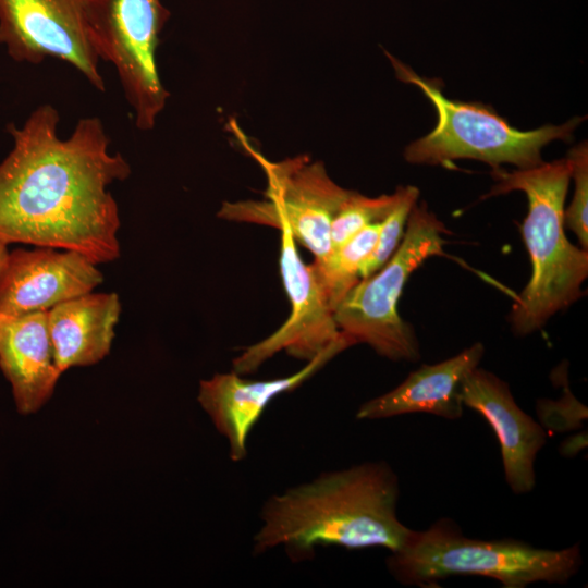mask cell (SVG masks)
<instances>
[{
  "mask_svg": "<svg viewBox=\"0 0 588 588\" xmlns=\"http://www.w3.org/2000/svg\"><path fill=\"white\" fill-rule=\"evenodd\" d=\"M380 225L381 222L367 225L308 266L322 297L333 310L359 282L360 268L377 244Z\"/></svg>",
  "mask_w": 588,
  "mask_h": 588,
  "instance_id": "cell-17",
  "label": "cell"
},
{
  "mask_svg": "<svg viewBox=\"0 0 588 588\" xmlns=\"http://www.w3.org/2000/svg\"><path fill=\"white\" fill-rule=\"evenodd\" d=\"M387 54L399 79L417 86L437 112L434 128L405 148L404 157L409 163L446 166L457 159H475L490 164L492 170L500 169L502 163L528 169L543 162L541 150L550 142H569L584 120L573 118L562 125L522 132L488 106L446 98L439 81L421 77Z\"/></svg>",
  "mask_w": 588,
  "mask_h": 588,
  "instance_id": "cell-5",
  "label": "cell"
},
{
  "mask_svg": "<svg viewBox=\"0 0 588 588\" xmlns=\"http://www.w3.org/2000/svg\"><path fill=\"white\" fill-rule=\"evenodd\" d=\"M450 234L426 204L408 216L404 236L389 260L359 282L334 309L339 329L356 344L366 343L391 360L419 359V344L412 326L397 311L404 285L425 260L446 256L443 234Z\"/></svg>",
  "mask_w": 588,
  "mask_h": 588,
  "instance_id": "cell-6",
  "label": "cell"
},
{
  "mask_svg": "<svg viewBox=\"0 0 588 588\" xmlns=\"http://www.w3.org/2000/svg\"><path fill=\"white\" fill-rule=\"evenodd\" d=\"M280 232V272L291 313L272 334L246 347L233 360V371L238 375L256 371L281 351L309 362L346 335L339 329L334 310L322 297L309 267L302 260L292 234L286 229Z\"/></svg>",
  "mask_w": 588,
  "mask_h": 588,
  "instance_id": "cell-10",
  "label": "cell"
},
{
  "mask_svg": "<svg viewBox=\"0 0 588 588\" xmlns=\"http://www.w3.org/2000/svg\"><path fill=\"white\" fill-rule=\"evenodd\" d=\"M585 448H587V431H581L564 439L559 451L565 457H573Z\"/></svg>",
  "mask_w": 588,
  "mask_h": 588,
  "instance_id": "cell-22",
  "label": "cell"
},
{
  "mask_svg": "<svg viewBox=\"0 0 588 588\" xmlns=\"http://www.w3.org/2000/svg\"><path fill=\"white\" fill-rule=\"evenodd\" d=\"M60 114L37 107L23 125L7 126L13 147L0 162V243L83 254L96 265L120 257L118 204L109 186L131 167L111 152L101 120L82 118L58 134Z\"/></svg>",
  "mask_w": 588,
  "mask_h": 588,
  "instance_id": "cell-1",
  "label": "cell"
},
{
  "mask_svg": "<svg viewBox=\"0 0 588 588\" xmlns=\"http://www.w3.org/2000/svg\"><path fill=\"white\" fill-rule=\"evenodd\" d=\"M399 497V478L384 461L323 471L266 500L253 551L282 548L292 562L313 559L318 546L395 551L412 532L397 518Z\"/></svg>",
  "mask_w": 588,
  "mask_h": 588,
  "instance_id": "cell-2",
  "label": "cell"
},
{
  "mask_svg": "<svg viewBox=\"0 0 588 588\" xmlns=\"http://www.w3.org/2000/svg\"><path fill=\"white\" fill-rule=\"evenodd\" d=\"M356 344L348 335L307 362L297 372L271 380H248L235 371L215 373L199 382L197 401L229 443L233 462L247 455V438L269 403L298 388L334 356Z\"/></svg>",
  "mask_w": 588,
  "mask_h": 588,
  "instance_id": "cell-12",
  "label": "cell"
},
{
  "mask_svg": "<svg viewBox=\"0 0 588 588\" xmlns=\"http://www.w3.org/2000/svg\"><path fill=\"white\" fill-rule=\"evenodd\" d=\"M228 126L262 168L267 187L265 199L223 203L218 217L286 229L315 259L327 256L331 252L332 220L350 189L338 185L321 161L299 155L273 162L253 146L234 119Z\"/></svg>",
  "mask_w": 588,
  "mask_h": 588,
  "instance_id": "cell-7",
  "label": "cell"
},
{
  "mask_svg": "<svg viewBox=\"0 0 588 588\" xmlns=\"http://www.w3.org/2000/svg\"><path fill=\"white\" fill-rule=\"evenodd\" d=\"M492 176L495 184L486 198L520 191L528 200L522 236L531 275L515 295L509 317L514 333L527 335L577 302L588 277V250L573 245L565 235L564 203L571 164L565 158L512 172L500 168L492 170Z\"/></svg>",
  "mask_w": 588,
  "mask_h": 588,
  "instance_id": "cell-3",
  "label": "cell"
},
{
  "mask_svg": "<svg viewBox=\"0 0 588 588\" xmlns=\"http://www.w3.org/2000/svg\"><path fill=\"white\" fill-rule=\"evenodd\" d=\"M8 245L3 244V243H0V272H1V269L5 262V259H7V256H8Z\"/></svg>",
  "mask_w": 588,
  "mask_h": 588,
  "instance_id": "cell-23",
  "label": "cell"
},
{
  "mask_svg": "<svg viewBox=\"0 0 588 588\" xmlns=\"http://www.w3.org/2000/svg\"><path fill=\"white\" fill-rule=\"evenodd\" d=\"M385 564L405 586L429 587L451 576H482L504 588H524L538 581L566 584L579 571L583 558L579 543L552 550L516 539L468 538L454 520L441 518L426 530L412 529Z\"/></svg>",
  "mask_w": 588,
  "mask_h": 588,
  "instance_id": "cell-4",
  "label": "cell"
},
{
  "mask_svg": "<svg viewBox=\"0 0 588 588\" xmlns=\"http://www.w3.org/2000/svg\"><path fill=\"white\" fill-rule=\"evenodd\" d=\"M419 189L415 186L402 187L400 200L381 221L377 244L360 268V279L378 271L392 256L401 243L408 216L417 204Z\"/></svg>",
  "mask_w": 588,
  "mask_h": 588,
  "instance_id": "cell-19",
  "label": "cell"
},
{
  "mask_svg": "<svg viewBox=\"0 0 588 588\" xmlns=\"http://www.w3.org/2000/svg\"><path fill=\"white\" fill-rule=\"evenodd\" d=\"M485 346L477 342L455 356L422 365L389 392L363 403L357 419H383L404 414L427 413L454 420L462 417L461 385L479 366Z\"/></svg>",
  "mask_w": 588,
  "mask_h": 588,
  "instance_id": "cell-15",
  "label": "cell"
},
{
  "mask_svg": "<svg viewBox=\"0 0 588 588\" xmlns=\"http://www.w3.org/2000/svg\"><path fill=\"white\" fill-rule=\"evenodd\" d=\"M567 367L562 365L554 371L555 381L563 385V394L559 400L541 399L537 401V415L541 426L552 431H569L578 429L587 419V407L572 393L567 382Z\"/></svg>",
  "mask_w": 588,
  "mask_h": 588,
  "instance_id": "cell-21",
  "label": "cell"
},
{
  "mask_svg": "<svg viewBox=\"0 0 588 588\" xmlns=\"http://www.w3.org/2000/svg\"><path fill=\"white\" fill-rule=\"evenodd\" d=\"M402 187L391 195L367 197L350 191L331 223V250L369 224L381 222L400 200Z\"/></svg>",
  "mask_w": 588,
  "mask_h": 588,
  "instance_id": "cell-18",
  "label": "cell"
},
{
  "mask_svg": "<svg viewBox=\"0 0 588 588\" xmlns=\"http://www.w3.org/2000/svg\"><path fill=\"white\" fill-rule=\"evenodd\" d=\"M461 400L494 431L512 491L530 492L536 485V456L546 443L543 427L517 405L505 381L479 366L465 376Z\"/></svg>",
  "mask_w": 588,
  "mask_h": 588,
  "instance_id": "cell-13",
  "label": "cell"
},
{
  "mask_svg": "<svg viewBox=\"0 0 588 588\" xmlns=\"http://www.w3.org/2000/svg\"><path fill=\"white\" fill-rule=\"evenodd\" d=\"M0 369L19 413L34 414L50 400L62 372L56 364L47 311L0 314Z\"/></svg>",
  "mask_w": 588,
  "mask_h": 588,
  "instance_id": "cell-14",
  "label": "cell"
},
{
  "mask_svg": "<svg viewBox=\"0 0 588 588\" xmlns=\"http://www.w3.org/2000/svg\"><path fill=\"white\" fill-rule=\"evenodd\" d=\"M103 7L105 0H0V45L16 62H66L103 91Z\"/></svg>",
  "mask_w": 588,
  "mask_h": 588,
  "instance_id": "cell-8",
  "label": "cell"
},
{
  "mask_svg": "<svg viewBox=\"0 0 588 588\" xmlns=\"http://www.w3.org/2000/svg\"><path fill=\"white\" fill-rule=\"evenodd\" d=\"M103 280L81 253L35 246L9 252L0 272V314L20 316L93 292Z\"/></svg>",
  "mask_w": 588,
  "mask_h": 588,
  "instance_id": "cell-11",
  "label": "cell"
},
{
  "mask_svg": "<svg viewBox=\"0 0 588 588\" xmlns=\"http://www.w3.org/2000/svg\"><path fill=\"white\" fill-rule=\"evenodd\" d=\"M170 17L161 0H105L102 56L117 70L134 124L152 130L169 97L157 68L160 34Z\"/></svg>",
  "mask_w": 588,
  "mask_h": 588,
  "instance_id": "cell-9",
  "label": "cell"
},
{
  "mask_svg": "<svg viewBox=\"0 0 588 588\" xmlns=\"http://www.w3.org/2000/svg\"><path fill=\"white\" fill-rule=\"evenodd\" d=\"M121 314L117 293L76 296L47 310L54 359L63 373L73 367L91 366L111 350Z\"/></svg>",
  "mask_w": 588,
  "mask_h": 588,
  "instance_id": "cell-16",
  "label": "cell"
},
{
  "mask_svg": "<svg viewBox=\"0 0 588 588\" xmlns=\"http://www.w3.org/2000/svg\"><path fill=\"white\" fill-rule=\"evenodd\" d=\"M567 160L571 164V177L575 182V192L568 207L564 209V226L578 238L583 249L588 250V146L580 143L573 147Z\"/></svg>",
  "mask_w": 588,
  "mask_h": 588,
  "instance_id": "cell-20",
  "label": "cell"
}]
</instances>
